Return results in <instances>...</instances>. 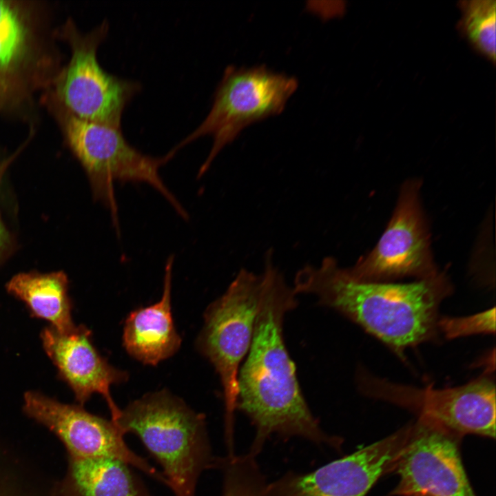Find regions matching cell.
<instances>
[{"mask_svg": "<svg viewBox=\"0 0 496 496\" xmlns=\"http://www.w3.org/2000/svg\"><path fill=\"white\" fill-rule=\"evenodd\" d=\"M81 406L62 404L35 391L24 395L25 412L53 431L72 459H118L168 484L163 473L128 448L124 434L112 420L91 414Z\"/></svg>", "mask_w": 496, "mask_h": 496, "instance_id": "10", "label": "cell"}, {"mask_svg": "<svg viewBox=\"0 0 496 496\" xmlns=\"http://www.w3.org/2000/svg\"><path fill=\"white\" fill-rule=\"evenodd\" d=\"M410 426L307 474L287 473L269 484V496H365L394 463Z\"/></svg>", "mask_w": 496, "mask_h": 496, "instance_id": "11", "label": "cell"}, {"mask_svg": "<svg viewBox=\"0 0 496 496\" xmlns=\"http://www.w3.org/2000/svg\"><path fill=\"white\" fill-rule=\"evenodd\" d=\"M369 395L413 408L459 436L471 433L495 437V385L490 369L466 384L445 389H418L364 378Z\"/></svg>", "mask_w": 496, "mask_h": 496, "instance_id": "6", "label": "cell"}, {"mask_svg": "<svg viewBox=\"0 0 496 496\" xmlns=\"http://www.w3.org/2000/svg\"><path fill=\"white\" fill-rule=\"evenodd\" d=\"M458 6L461 12L458 30L476 52L495 63L496 1H460Z\"/></svg>", "mask_w": 496, "mask_h": 496, "instance_id": "16", "label": "cell"}, {"mask_svg": "<svg viewBox=\"0 0 496 496\" xmlns=\"http://www.w3.org/2000/svg\"><path fill=\"white\" fill-rule=\"evenodd\" d=\"M6 289L23 301L33 316L49 321L56 330L68 332L74 328L64 272L20 273L6 284Z\"/></svg>", "mask_w": 496, "mask_h": 496, "instance_id": "14", "label": "cell"}, {"mask_svg": "<svg viewBox=\"0 0 496 496\" xmlns=\"http://www.w3.org/2000/svg\"><path fill=\"white\" fill-rule=\"evenodd\" d=\"M420 189L417 180L403 184L379 241L369 254L347 268L353 277L367 282H389L405 277L423 279L439 271L432 256Z\"/></svg>", "mask_w": 496, "mask_h": 496, "instance_id": "7", "label": "cell"}, {"mask_svg": "<svg viewBox=\"0 0 496 496\" xmlns=\"http://www.w3.org/2000/svg\"><path fill=\"white\" fill-rule=\"evenodd\" d=\"M24 40L22 24L0 29V69L8 67L18 56Z\"/></svg>", "mask_w": 496, "mask_h": 496, "instance_id": "19", "label": "cell"}, {"mask_svg": "<svg viewBox=\"0 0 496 496\" xmlns=\"http://www.w3.org/2000/svg\"><path fill=\"white\" fill-rule=\"evenodd\" d=\"M298 86L296 78L275 72L265 65L227 66L214 93L209 114L191 134L169 152H176L197 138L210 135L213 144L198 170L201 177L227 145L248 126L280 114Z\"/></svg>", "mask_w": 496, "mask_h": 496, "instance_id": "4", "label": "cell"}, {"mask_svg": "<svg viewBox=\"0 0 496 496\" xmlns=\"http://www.w3.org/2000/svg\"><path fill=\"white\" fill-rule=\"evenodd\" d=\"M12 159V158L0 163V185ZM14 248L13 238L0 218V265L10 256Z\"/></svg>", "mask_w": 496, "mask_h": 496, "instance_id": "20", "label": "cell"}, {"mask_svg": "<svg viewBox=\"0 0 496 496\" xmlns=\"http://www.w3.org/2000/svg\"><path fill=\"white\" fill-rule=\"evenodd\" d=\"M44 350L56 366L59 376L73 391L81 406L93 393L101 394L115 424L121 410L115 404L110 386L127 380L126 372L110 365L92 344L91 331L83 325L68 332L53 327L45 328L41 334Z\"/></svg>", "mask_w": 496, "mask_h": 496, "instance_id": "12", "label": "cell"}, {"mask_svg": "<svg viewBox=\"0 0 496 496\" xmlns=\"http://www.w3.org/2000/svg\"><path fill=\"white\" fill-rule=\"evenodd\" d=\"M457 435L420 416L393 467L397 496H475L466 477Z\"/></svg>", "mask_w": 496, "mask_h": 496, "instance_id": "8", "label": "cell"}, {"mask_svg": "<svg viewBox=\"0 0 496 496\" xmlns=\"http://www.w3.org/2000/svg\"><path fill=\"white\" fill-rule=\"evenodd\" d=\"M262 272L241 269L225 292L205 311L196 344L219 375L225 403L227 448L233 446L238 378L251 344L263 289Z\"/></svg>", "mask_w": 496, "mask_h": 496, "instance_id": "5", "label": "cell"}, {"mask_svg": "<svg viewBox=\"0 0 496 496\" xmlns=\"http://www.w3.org/2000/svg\"><path fill=\"white\" fill-rule=\"evenodd\" d=\"M109 29L105 20L87 35L75 37L61 96L72 115L121 127L123 111L141 85L113 75L100 65L96 52Z\"/></svg>", "mask_w": 496, "mask_h": 496, "instance_id": "9", "label": "cell"}, {"mask_svg": "<svg viewBox=\"0 0 496 496\" xmlns=\"http://www.w3.org/2000/svg\"><path fill=\"white\" fill-rule=\"evenodd\" d=\"M17 12L11 6L0 1V29L21 24Z\"/></svg>", "mask_w": 496, "mask_h": 496, "instance_id": "21", "label": "cell"}, {"mask_svg": "<svg viewBox=\"0 0 496 496\" xmlns=\"http://www.w3.org/2000/svg\"><path fill=\"white\" fill-rule=\"evenodd\" d=\"M224 470L222 496H269L268 484L251 453L228 455L218 462Z\"/></svg>", "mask_w": 496, "mask_h": 496, "instance_id": "17", "label": "cell"}, {"mask_svg": "<svg viewBox=\"0 0 496 496\" xmlns=\"http://www.w3.org/2000/svg\"><path fill=\"white\" fill-rule=\"evenodd\" d=\"M71 479L76 496H149L128 464L118 459H72Z\"/></svg>", "mask_w": 496, "mask_h": 496, "instance_id": "15", "label": "cell"}, {"mask_svg": "<svg viewBox=\"0 0 496 496\" xmlns=\"http://www.w3.org/2000/svg\"><path fill=\"white\" fill-rule=\"evenodd\" d=\"M438 331L447 338L471 335L477 333H492L495 331V309L466 317H444L437 320Z\"/></svg>", "mask_w": 496, "mask_h": 496, "instance_id": "18", "label": "cell"}, {"mask_svg": "<svg viewBox=\"0 0 496 496\" xmlns=\"http://www.w3.org/2000/svg\"><path fill=\"white\" fill-rule=\"evenodd\" d=\"M115 424L132 433L161 465L175 496H194L201 473L214 459L204 414L165 389L149 393L121 410Z\"/></svg>", "mask_w": 496, "mask_h": 496, "instance_id": "3", "label": "cell"}, {"mask_svg": "<svg viewBox=\"0 0 496 496\" xmlns=\"http://www.w3.org/2000/svg\"><path fill=\"white\" fill-rule=\"evenodd\" d=\"M174 256L166 262L161 299L127 317L123 343L127 352L145 364L156 365L179 349L181 338L172 318L171 295Z\"/></svg>", "mask_w": 496, "mask_h": 496, "instance_id": "13", "label": "cell"}, {"mask_svg": "<svg viewBox=\"0 0 496 496\" xmlns=\"http://www.w3.org/2000/svg\"><path fill=\"white\" fill-rule=\"evenodd\" d=\"M452 288L440 271L404 284L360 280L331 256L299 269L293 287L297 295L314 296L400 355L437 336L439 307Z\"/></svg>", "mask_w": 496, "mask_h": 496, "instance_id": "2", "label": "cell"}, {"mask_svg": "<svg viewBox=\"0 0 496 496\" xmlns=\"http://www.w3.org/2000/svg\"><path fill=\"white\" fill-rule=\"evenodd\" d=\"M272 255L265 254L253 338L238 378L236 409L256 428L249 453L256 457L273 434L338 447L340 440L326 433L311 413L286 347L284 319L297 307L298 295L274 265Z\"/></svg>", "mask_w": 496, "mask_h": 496, "instance_id": "1", "label": "cell"}]
</instances>
